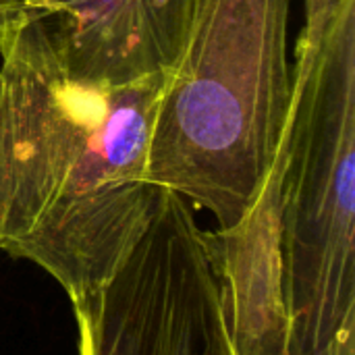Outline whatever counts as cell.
I'll return each mask as SVG.
<instances>
[{
    "label": "cell",
    "instance_id": "6da1fadb",
    "mask_svg": "<svg viewBox=\"0 0 355 355\" xmlns=\"http://www.w3.org/2000/svg\"><path fill=\"white\" fill-rule=\"evenodd\" d=\"M162 83L87 81L40 21L0 29V252L44 268L71 304L112 275L148 223Z\"/></svg>",
    "mask_w": 355,
    "mask_h": 355
},
{
    "label": "cell",
    "instance_id": "7a4b0ae2",
    "mask_svg": "<svg viewBox=\"0 0 355 355\" xmlns=\"http://www.w3.org/2000/svg\"><path fill=\"white\" fill-rule=\"evenodd\" d=\"M293 0H202L164 75L148 177L235 227L272 166L291 106Z\"/></svg>",
    "mask_w": 355,
    "mask_h": 355
},
{
    "label": "cell",
    "instance_id": "3957f363",
    "mask_svg": "<svg viewBox=\"0 0 355 355\" xmlns=\"http://www.w3.org/2000/svg\"><path fill=\"white\" fill-rule=\"evenodd\" d=\"M73 308L79 355H239L208 231L164 187L112 275Z\"/></svg>",
    "mask_w": 355,
    "mask_h": 355
},
{
    "label": "cell",
    "instance_id": "277c9868",
    "mask_svg": "<svg viewBox=\"0 0 355 355\" xmlns=\"http://www.w3.org/2000/svg\"><path fill=\"white\" fill-rule=\"evenodd\" d=\"M202 0H0V29L40 21L77 77L125 85L166 75Z\"/></svg>",
    "mask_w": 355,
    "mask_h": 355
}]
</instances>
